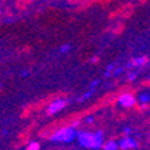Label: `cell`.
<instances>
[{
  "mask_svg": "<svg viewBox=\"0 0 150 150\" xmlns=\"http://www.w3.org/2000/svg\"><path fill=\"white\" fill-rule=\"evenodd\" d=\"M79 142L81 146L89 147V149H99L103 145V133H79L77 134Z\"/></svg>",
  "mask_w": 150,
  "mask_h": 150,
  "instance_id": "cell-1",
  "label": "cell"
},
{
  "mask_svg": "<svg viewBox=\"0 0 150 150\" xmlns=\"http://www.w3.org/2000/svg\"><path fill=\"white\" fill-rule=\"evenodd\" d=\"M76 135L77 133L73 127H64L53 134L52 139L56 142H70V141H73V138H76Z\"/></svg>",
  "mask_w": 150,
  "mask_h": 150,
  "instance_id": "cell-2",
  "label": "cell"
},
{
  "mask_svg": "<svg viewBox=\"0 0 150 150\" xmlns=\"http://www.w3.org/2000/svg\"><path fill=\"white\" fill-rule=\"evenodd\" d=\"M65 105H67V101L64 100V99H57V100H54L53 103L49 104V107H47V114H49V115H53V114L61 111Z\"/></svg>",
  "mask_w": 150,
  "mask_h": 150,
  "instance_id": "cell-3",
  "label": "cell"
},
{
  "mask_svg": "<svg viewBox=\"0 0 150 150\" xmlns=\"http://www.w3.org/2000/svg\"><path fill=\"white\" fill-rule=\"evenodd\" d=\"M118 146H120V149H123V150H127V149H137L138 143H137V141L134 139V138H131V137H126V138L120 139V142L118 143Z\"/></svg>",
  "mask_w": 150,
  "mask_h": 150,
  "instance_id": "cell-4",
  "label": "cell"
},
{
  "mask_svg": "<svg viewBox=\"0 0 150 150\" xmlns=\"http://www.w3.org/2000/svg\"><path fill=\"white\" fill-rule=\"evenodd\" d=\"M118 101H119V104L123 105V107H133L135 104V98L131 93H123L119 98Z\"/></svg>",
  "mask_w": 150,
  "mask_h": 150,
  "instance_id": "cell-5",
  "label": "cell"
},
{
  "mask_svg": "<svg viewBox=\"0 0 150 150\" xmlns=\"http://www.w3.org/2000/svg\"><path fill=\"white\" fill-rule=\"evenodd\" d=\"M146 62H147L146 57H138V58H134L133 61L129 64V67H138V68H141V67H143Z\"/></svg>",
  "mask_w": 150,
  "mask_h": 150,
  "instance_id": "cell-6",
  "label": "cell"
},
{
  "mask_svg": "<svg viewBox=\"0 0 150 150\" xmlns=\"http://www.w3.org/2000/svg\"><path fill=\"white\" fill-rule=\"evenodd\" d=\"M103 149H104V150H118L119 149L118 142H115V141H110V142L104 143Z\"/></svg>",
  "mask_w": 150,
  "mask_h": 150,
  "instance_id": "cell-7",
  "label": "cell"
},
{
  "mask_svg": "<svg viewBox=\"0 0 150 150\" xmlns=\"http://www.w3.org/2000/svg\"><path fill=\"white\" fill-rule=\"evenodd\" d=\"M139 101H141V104H147L150 101V95L149 93H141L139 95Z\"/></svg>",
  "mask_w": 150,
  "mask_h": 150,
  "instance_id": "cell-8",
  "label": "cell"
},
{
  "mask_svg": "<svg viewBox=\"0 0 150 150\" xmlns=\"http://www.w3.org/2000/svg\"><path fill=\"white\" fill-rule=\"evenodd\" d=\"M27 150H39V143L38 142H31L27 146Z\"/></svg>",
  "mask_w": 150,
  "mask_h": 150,
  "instance_id": "cell-9",
  "label": "cell"
},
{
  "mask_svg": "<svg viewBox=\"0 0 150 150\" xmlns=\"http://www.w3.org/2000/svg\"><path fill=\"white\" fill-rule=\"evenodd\" d=\"M135 77H137V74L133 73V74H130V76H129V79H130V80H135Z\"/></svg>",
  "mask_w": 150,
  "mask_h": 150,
  "instance_id": "cell-10",
  "label": "cell"
},
{
  "mask_svg": "<svg viewBox=\"0 0 150 150\" xmlns=\"http://www.w3.org/2000/svg\"><path fill=\"white\" fill-rule=\"evenodd\" d=\"M68 49H69V46H64V47H62V52H65V50H68Z\"/></svg>",
  "mask_w": 150,
  "mask_h": 150,
  "instance_id": "cell-11",
  "label": "cell"
}]
</instances>
